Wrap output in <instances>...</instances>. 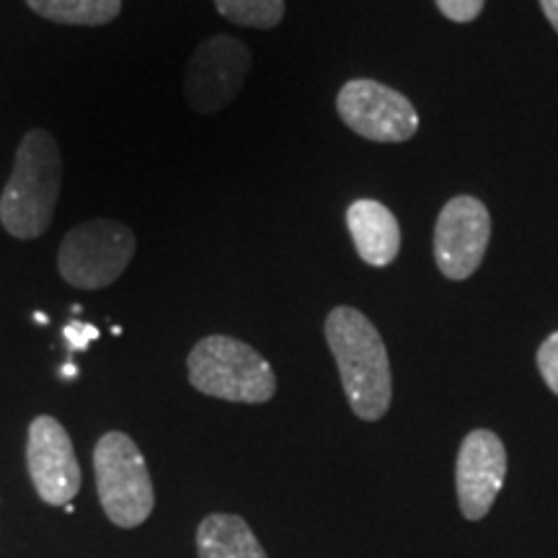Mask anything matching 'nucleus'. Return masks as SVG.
<instances>
[{"label": "nucleus", "mask_w": 558, "mask_h": 558, "mask_svg": "<svg viewBox=\"0 0 558 558\" xmlns=\"http://www.w3.org/2000/svg\"><path fill=\"white\" fill-rule=\"evenodd\" d=\"M326 341L337 360L341 386L354 414L365 422L386 416L393 396L388 349L365 313L339 305L324 324Z\"/></svg>", "instance_id": "obj_1"}, {"label": "nucleus", "mask_w": 558, "mask_h": 558, "mask_svg": "<svg viewBox=\"0 0 558 558\" xmlns=\"http://www.w3.org/2000/svg\"><path fill=\"white\" fill-rule=\"evenodd\" d=\"M62 190V156L47 130H32L21 140L13 171L0 194V222L19 241L45 235L54 220Z\"/></svg>", "instance_id": "obj_2"}, {"label": "nucleus", "mask_w": 558, "mask_h": 558, "mask_svg": "<svg viewBox=\"0 0 558 558\" xmlns=\"http://www.w3.org/2000/svg\"><path fill=\"white\" fill-rule=\"evenodd\" d=\"M190 383L199 393L230 403H267L277 390L267 360L233 337H205L186 360Z\"/></svg>", "instance_id": "obj_3"}, {"label": "nucleus", "mask_w": 558, "mask_h": 558, "mask_svg": "<svg viewBox=\"0 0 558 558\" xmlns=\"http://www.w3.org/2000/svg\"><path fill=\"white\" fill-rule=\"evenodd\" d=\"M99 501L117 527H137L153 514L156 488L143 452L124 432H107L94 450Z\"/></svg>", "instance_id": "obj_4"}, {"label": "nucleus", "mask_w": 558, "mask_h": 558, "mask_svg": "<svg viewBox=\"0 0 558 558\" xmlns=\"http://www.w3.org/2000/svg\"><path fill=\"white\" fill-rule=\"evenodd\" d=\"M135 233L117 220H88L68 230L60 243L58 269L78 290H101L114 284L135 256Z\"/></svg>", "instance_id": "obj_5"}, {"label": "nucleus", "mask_w": 558, "mask_h": 558, "mask_svg": "<svg viewBox=\"0 0 558 558\" xmlns=\"http://www.w3.org/2000/svg\"><path fill=\"white\" fill-rule=\"evenodd\" d=\"M341 122L373 143H407L416 135L418 114L407 96L373 78H354L337 96Z\"/></svg>", "instance_id": "obj_6"}, {"label": "nucleus", "mask_w": 558, "mask_h": 558, "mask_svg": "<svg viewBox=\"0 0 558 558\" xmlns=\"http://www.w3.org/2000/svg\"><path fill=\"white\" fill-rule=\"evenodd\" d=\"M251 68V52L235 37H209L194 50L184 75V96L199 114H215L239 99Z\"/></svg>", "instance_id": "obj_7"}, {"label": "nucleus", "mask_w": 558, "mask_h": 558, "mask_svg": "<svg viewBox=\"0 0 558 558\" xmlns=\"http://www.w3.org/2000/svg\"><path fill=\"white\" fill-rule=\"evenodd\" d=\"M492 239V215L476 197H452L435 226V262L448 279L463 282L481 267Z\"/></svg>", "instance_id": "obj_8"}, {"label": "nucleus", "mask_w": 558, "mask_h": 558, "mask_svg": "<svg viewBox=\"0 0 558 558\" xmlns=\"http://www.w3.org/2000/svg\"><path fill=\"white\" fill-rule=\"evenodd\" d=\"M26 469L34 492L52 507H65L81 492V465L73 439L54 416H37L26 437Z\"/></svg>", "instance_id": "obj_9"}, {"label": "nucleus", "mask_w": 558, "mask_h": 558, "mask_svg": "<svg viewBox=\"0 0 558 558\" xmlns=\"http://www.w3.org/2000/svg\"><path fill=\"white\" fill-rule=\"evenodd\" d=\"M507 450L492 429H473L460 442L456 463L458 505L465 520H484L505 486Z\"/></svg>", "instance_id": "obj_10"}, {"label": "nucleus", "mask_w": 558, "mask_h": 558, "mask_svg": "<svg viewBox=\"0 0 558 558\" xmlns=\"http://www.w3.org/2000/svg\"><path fill=\"white\" fill-rule=\"evenodd\" d=\"M347 228L352 233L360 259L369 267H388L399 256L401 228L396 215L378 199H357L347 209Z\"/></svg>", "instance_id": "obj_11"}, {"label": "nucleus", "mask_w": 558, "mask_h": 558, "mask_svg": "<svg viewBox=\"0 0 558 558\" xmlns=\"http://www.w3.org/2000/svg\"><path fill=\"white\" fill-rule=\"evenodd\" d=\"M199 558H267L259 538L239 514H207L197 527Z\"/></svg>", "instance_id": "obj_12"}, {"label": "nucleus", "mask_w": 558, "mask_h": 558, "mask_svg": "<svg viewBox=\"0 0 558 558\" xmlns=\"http://www.w3.org/2000/svg\"><path fill=\"white\" fill-rule=\"evenodd\" d=\"M26 5L41 19L75 26L109 24L122 11V0H26Z\"/></svg>", "instance_id": "obj_13"}, {"label": "nucleus", "mask_w": 558, "mask_h": 558, "mask_svg": "<svg viewBox=\"0 0 558 558\" xmlns=\"http://www.w3.org/2000/svg\"><path fill=\"white\" fill-rule=\"evenodd\" d=\"M222 19L251 29H271L284 19V0H215Z\"/></svg>", "instance_id": "obj_14"}, {"label": "nucleus", "mask_w": 558, "mask_h": 558, "mask_svg": "<svg viewBox=\"0 0 558 558\" xmlns=\"http://www.w3.org/2000/svg\"><path fill=\"white\" fill-rule=\"evenodd\" d=\"M538 369L546 386L558 396V331L543 341L538 349Z\"/></svg>", "instance_id": "obj_15"}, {"label": "nucleus", "mask_w": 558, "mask_h": 558, "mask_svg": "<svg viewBox=\"0 0 558 558\" xmlns=\"http://www.w3.org/2000/svg\"><path fill=\"white\" fill-rule=\"evenodd\" d=\"M435 3L445 19L456 21V24H469V21L478 19L486 0H435Z\"/></svg>", "instance_id": "obj_16"}, {"label": "nucleus", "mask_w": 558, "mask_h": 558, "mask_svg": "<svg viewBox=\"0 0 558 558\" xmlns=\"http://www.w3.org/2000/svg\"><path fill=\"white\" fill-rule=\"evenodd\" d=\"M62 337H65V341L70 344V349H75V352H86L90 341H96L101 337V331L96 329V326L90 324H81V320H70V324L65 326V331H62Z\"/></svg>", "instance_id": "obj_17"}, {"label": "nucleus", "mask_w": 558, "mask_h": 558, "mask_svg": "<svg viewBox=\"0 0 558 558\" xmlns=\"http://www.w3.org/2000/svg\"><path fill=\"white\" fill-rule=\"evenodd\" d=\"M541 5H543V13H546L548 24L558 32V0H541Z\"/></svg>", "instance_id": "obj_18"}, {"label": "nucleus", "mask_w": 558, "mask_h": 558, "mask_svg": "<svg viewBox=\"0 0 558 558\" xmlns=\"http://www.w3.org/2000/svg\"><path fill=\"white\" fill-rule=\"evenodd\" d=\"M62 375H65V378H75V367H73V362H68V365L62 367Z\"/></svg>", "instance_id": "obj_19"}]
</instances>
